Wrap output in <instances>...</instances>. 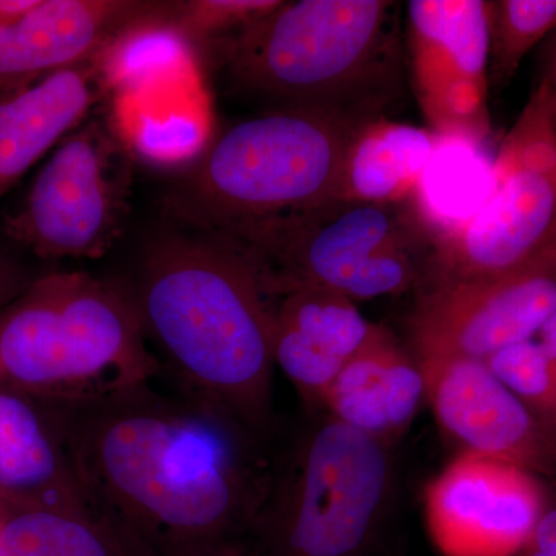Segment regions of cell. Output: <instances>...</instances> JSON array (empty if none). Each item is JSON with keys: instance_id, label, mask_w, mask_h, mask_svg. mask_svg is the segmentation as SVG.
I'll return each mask as SVG.
<instances>
[{"instance_id": "6da1fadb", "label": "cell", "mask_w": 556, "mask_h": 556, "mask_svg": "<svg viewBox=\"0 0 556 556\" xmlns=\"http://www.w3.org/2000/svg\"><path fill=\"white\" fill-rule=\"evenodd\" d=\"M155 378L61 399L60 437L87 503L148 556H233L273 473L270 439Z\"/></svg>"}, {"instance_id": "7a4b0ae2", "label": "cell", "mask_w": 556, "mask_h": 556, "mask_svg": "<svg viewBox=\"0 0 556 556\" xmlns=\"http://www.w3.org/2000/svg\"><path fill=\"white\" fill-rule=\"evenodd\" d=\"M127 291L160 375L270 439L274 299L247 252L215 232L166 237Z\"/></svg>"}, {"instance_id": "3957f363", "label": "cell", "mask_w": 556, "mask_h": 556, "mask_svg": "<svg viewBox=\"0 0 556 556\" xmlns=\"http://www.w3.org/2000/svg\"><path fill=\"white\" fill-rule=\"evenodd\" d=\"M225 61L230 84L273 109L383 118L402 80L399 3L280 0L226 40Z\"/></svg>"}, {"instance_id": "277c9868", "label": "cell", "mask_w": 556, "mask_h": 556, "mask_svg": "<svg viewBox=\"0 0 556 556\" xmlns=\"http://www.w3.org/2000/svg\"><path fill=\"white\" fill-rule=\"evenodd\" d=\"M369 121L316 108L240 121L181 175L166 208L193 228L228 233L338 201L348 149Z\"/></svg>"}, {"instance_id": "5b68a950", "label": "cell", "mask_w": 556, "mask_h": 556, "mask_svg": "<svg viewBox=\"0 0 556 556\" xmlns=\"http://www.w3.org/2000/svg\"><path fill=\"white\" fill-rule=\"evenodd\" d=\"M316 412L274 452L252 546L263 556H387L393 445Z\"/></svg>"}, {"instance_id": "8992f818", "label": "cell", "mask_w": 556, "mask_h": 556, "mask_svg": "<svg viewBox=\"0 0 556 556\" xmlns=\"http://www.w3.org/2000/svg\"><path fill=\"white\" fill-rule=\"evenodd\" d=\"M0 316V378L58 401L160 375L123 285L53 274L25 288Z\"/></svg>"}, {"instance_id": "52a82bcc", "label": "cell", "mask_w": 556, "mask_h": 556, "mask_svg": "<svg viewBox=\"0 0 556 556\" xmlns=\"http://www.w3.org/2000/svg\"><path fill=\"white\" fill-rule=\"evenodd\" d=\"M426 217L415 199L338 200L219 236L247 252L273 299L317 287L358 302L416 291L438 241Z\"/></svg>"}, {"instance_id": "ba28073f", "label": "cell", "mask_w": 556, "mask_h": 556, "mask_svg": "<svg viewBox=\"0 0 556 556\" xmlns=\"http://www.w3.org/2000/svg\"><path fill=\"white\" fill-rule=\"evenodd\" d=\"M555 228L556 109L540 83L497 152L484 203L438 237L420 285L518 268L551 248Z\"/></svg>"}, {"instance_id": "9c48e42d", "label": "cell", "mask_w": 556, "mask_h": 556, "mask_svg": "<svg viewBox=\"0 0 556 556\" xmlns=\"http://www.w3.org/2000/svg\"><path fill=\"white\" fill-rule=\"evenodd\" d=\"M134 161L108 115L91 116L51 153L7 236L40 258L104 257L129 217Z\"/></svg>"}, {"instance_id": "30bf717a", "label": "cell", "mask_w": 556, "mask_h": 556, "mask_svg": "<svg viewBox=\"0 0 556 556\" xmlns=\"http://www.w3.org/2000/svg\"><path fill=\"white\" fill-rule=\"evenodd\" d=\"M407 328L409 353L420 362L486 361L536 338L556 311V249L492 276L427 281L416 288Z\"/></svg>"}, {"instance_id": "8fae6325", "label": "cell", "mask_w": 556, "mask_h": 556, "mask_svg": "<svg viewBox=\"0 0 556 556\" xmlns=\"http://www.w3.org/2000/svg\"><path fill=\"white\" fill-rule=\"evenodd\" d=\"M409 75L431 131L478 142L490 130L485 0L407 3Z\"/></svg>"}, {"instance_id": "7c38bea8", "label": "cell", "mask_w": 556, "mask_h": 556, "mask_svg": "<svg viewBox=\"0 0 556 556\" xmlns=\"http://www.w3.org/2000/svg\"><path fill=\"white\" fill-rule=\"evenodd\" d=\"M555 484L525 468L460 453L427 486L428 533L444 556H517Z\"/></svg>"}, {"instance_id": "4fadbf2b", "label": "cell", "mask_w": 556, "mask_h": 556, "mask_svg": "<svg viewBox=\"0 0 556 556\" xmlns=\"http://www.w3.org/2000/svg\"><path fill=\"white\" fill-rule=\"evenodd\" d=\"M427 404L467 455L511 464L556 481V445L484 361L420 362Z\"/></svg>"}, {"instance_id": "5bb4252c", "label": "cell", "mask_w": 556, "mask_h": 556, "mask_svg": "<svg viewBox=\"0 0 556 556\" xmlns=\"http://www.w3.org/2000/svg\"><path fill=\"white\" fill-rule=\"evenodd\" d=\"M383 332L331 289L300 287L274 299V364L314 409L348 362Z\"/></svg>"}, {"instance_id": "9a60e30c", "label": "cell", "mask_w": 556, "mask_h": 556, "mask_svg": "<svg viewBox=\"0 0 556 556\" xmlns=\"http://www.w3.org/2000/svg\"><path fill=\"white\" fill-rule=\"evenodd\" d=\"M149 5L134 0H36L21 16L0 25V94L90 61Z\"/></svg>"}, {"instance_id": "2e32d148", "label": "cell", "mask_w": 556, "mask_h": 556, "mask_svg": "<svg viewBox=\"0 0 556 556\" xmlns=\"http://www.w3.org/2000/svg\"><path fill=\"white\" fill-rule=\"evenodd\" d=\"M104 98L93 61L0 94V199Z\"/></svg>"}, {"instance_id": "e0dca14e", "label": "cell", "mask_w": 556, "mask_h": 556, "mask_svg": "<svg viewBox=\"0 0 556 556\" xmlns=\"http://www.w3.org/2000/svg\"><path fill=\"white\" fill-rule=\"evenodd\" d=\"M427 402L426 379L415 356L387 331L339 372L318 412L394 445Z\"/></svg>"}, {"instance_id": "ac0fdd59", "label": "cell", "mask_w": 556, "mask_h": 556, "mask_svg": "<svg viewBox=\"0 0 556 556\" xmlns=\"http://www.w3.org/2000/svg\"><path fill=\"white\" fill-rule=\"evenodd\" d=\"M0 496L14 510L89 506L61 437L13 393H0Z\"/></svg>"}, {"instance_id": "d6986e66", "label": "cell", "mask_w": 556, "mask_h": 556, "mask_svg": "<svg viewBox=\"0 0 556 556\" xmlns=\"http://www.w3.org/2000/svg\"><path fill=\"white\" fill-rule=\"evenodd\" d=\"M104 97H153L197 78L200 47L172 20L167 3L148 9L121 27L93 58Z\"/></svg>"}, {"instance_id": "ffe728a7", "label": "cell", "mask_w": 556, "mask_h": 556, "mask_svg": "<svg viewBox=\"0 0 556 556\" xmlns=\"http://www.w3.org/2000/svg\"><path fill=\"white\" fill-rule=\"evenodd\" d=\"M439 139L434 131L386 116L369 121L348 149L339 200L396 203L415 199Z\"/></svg>"}, {"instance_id": "44dd1931", "label": "cell", "mask_w": 556, "mask_h": 556, "mask_svg": "<svg viewBox=\"0 0 556 556\" xmlns=\"http://www.w3.org/2000/svg\"><path fill=\"white\" fill-rule=\"evenodd\" d=\"M108 118L134 160L159 169L190 167L211 142L207 105L199 98L156 105L152 97L112 100Z\"/></svg>"}, {"instance_id": "7402d4cb", "label": "cell", "mask_w": 556, "mask_h": 556, "mask_svg": "<svg viewBox=\"0 0 556 556\" xmlns=\"http://www.w3.org/2000/svg\"><path fill=\"white\" fill-rule=\"evenodd\" d=\"M0 556H148L93 508H28L0 522Z\"/></svg>"}, {"instance_id": "603a6c76", "label": "cell", "mask_w": 556, "mask_h": 556, "mask_svg": "<svg viewBox=\"0 0 556 556\" xmlns=\"http://www.w3.org/2000/svg\"><path fill=\"white\" fill-rule=\"evenodd\" d=\"M489 86L503 89L530 50L556 30V0H490Z\"/></svg>"}, {"instance_id": "cb8c5ba5", "label": "cell", "mask_w": 556, "mask_h": 556, "mask_svg": "<svg viewBox=\"0 0 556 556\" xmlns=\"http://www.w3.org/2000/svg\"><path fill=\"white\" fill-rule=\"evenodd\" d=\"M485 362L556 445V365L546 351L527 340Z\"/></svg>"}, {"instance_id": "d4e9b609", "label": "cell", "mask_w": 556, "mask_h": 556, "mask_svg": "<svg viewBox=\"0 0 556 556\" xmlns=\"http://www.w3.org/2000/svg\"><path fill=\"white\" fill-rule=\"evenodd\" d=\"M280 0H185L167 2L172 20L193 43L232 38L268 14Z\"/></svg>"}, {"instance_id": "484cf974", "label": "cell", "mask_w": 556, "mask_h": 556, "mask_svg": "<svg viewBox=\"0 0 556 556\" xmlns=\"http://www.w3.org/2000/svg\"><path fill=\"white\" fill-rule=\"evenodd\" d=\"M25 291L21 269L0 252V313Z\"/></svg>"}, {"instance_id": "4316f807", "label": "cell", "mask_w": 556, "mask_h": 556, "mask_svg": "<svg viewBox=\"0 0 556 556\" xmlns=\"http://www.w3.org/2000/svg\"><path fill=\"white\" fill-rule=\"evenodd\" d=\"M535 340L556 365V311L547 318L546 324L538 332Z\"/></svg>"}, {"instance_id": "83f0119b", "label": "cell", "mask_w": 556, "mask_h": 556, "mask_svg": "<svg viewBox=\"0 0 556 556\" xmlns=\"http://www.w3.org/2000/svg\"><path fill=\"white\" fill-rule=\"evenodd\" d=\"M546 86L551 100L556 109V30L552 33L551 47H548L546 72L544 78L540 80Z\"/></svg>"}, {"instance_id": "f1b7e54d", "label": "cell", "mask_w": 556, "mask_h": 556, "mask_svg": "<svg viewBox=\"0 0 556 556\" xmlns=\"http://www.w3.org/2000/svg\"><path fill=\"white\" fill-rule=\"evenodd\" d=\"M35 3L36 0H0V25L21 16Z\"/></svg>"}, {"instance_id": "f546056e", "label": "cell", "mask_w": 556, "mask_h": 556, "mask_svg": "<svg viewBox=\"0 0 556 556\" xmlns=\"http://www.w3.org/2000/svg\"><path fill=\"white\" fill-rule=\"evenodd\" d=\"M233 556H263V555L260 554L257 548H255L251 544V546H248L247 548H243V551L239 552V554H236Z\"/></svg>"}, {"instance_id": "4dcf8cb0", "label": "cell", "mask_w": 556, "mask_h": 556, "mask_svg": "<svg viewBox=\"0 0 556 556\" xmlns=\"http://www.w3.org/2000/svg\"><path fill=\"white\" fill-rule=\"evenodd\" d=\"M548 247L556 249V228L554 230V233H552L551 244H548Z\"/></svg>"}, {"instance_id": "1f68e13d", "label": "cell", "mask_w": 556, "mask_h": 556, "mask_svg": "<svg viewBox=\"0 0 556 556\" xmlns=\"http://www.w3.org/2000/svg\"><path fill=\"white\" fill-rule=\"evenodd\" d=\"M0 522H2V517H0Z\"/></svg>"}]
</instances>
